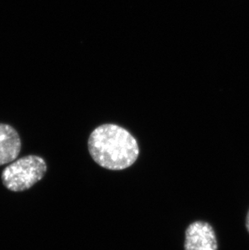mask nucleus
I'll use <instances>...</instances> for the list:
<instances>
[{"label":"nucleus","mask_w":249,"mask_h":250,"mask_svg":"<svg viewBox=\"0 0 249 250\" xmlns=\"http://www.w3.org/2000/svg\"><path fill=\"white\" fill-rule=\"evenodd\" d=\"M87 146L96 163L113 171L133 166L139 155L135 138L115 124H104L96 128L90 135Z\"/></svg>","instance_id":"obj_1"},{"label":"nucleus","mask_w":249,"mask_h":250,"mask_svg":"<svg viewBox=\"0 0 249 250\" xmlns=\"http://www.w3.org/2000/svg\"><path fill=\"white\" fill-rule=\"evenodd\" d=\"M47 171L45 160L28 155L13 161L2 170V184L12 192L25 191L40 182Z\"/></svg>","instance_id":"obj_2"},{"label":"nucleus","mask_w":249,"mask_h":250,"mask_svg":"<svg viewBox=\"0 0 249 250\" xmlns=\"http://www.w3.org/2000/svg\"><path fill=\"white\" fill-rule=\"evenodd\" d=\"M185 250H218V240L214 228L209 223L198 220L186 230Z\"/></svg>","instance_id":"obj_3"},{"label":"nucleus","mask_w":249,"mask_h":250,"mask_svg":"<svg viewBox=\"0 0 249 250\" xmlns=\"http://www.w3.org/2000/svg\"><path fill=\"white\" fill-rule=\"evenodd\" d=\"M19 133L12 125L0 123V166L12 163L21 151Z\"/></svg>","instance_id":"obj_4"},{"label":"nucleus","mask_w":249,"mask_h":250,"mask_svg":"<svg viewBox=\"0 0 249 250\" xmlns=\"http://www.w3.org/2000/svg\"><path fill=\"white\" fill-rule=\"evenodd\" d=\"M245 225H246V229H247L248 232L249 233V210H248L247 216H246V222H245Z\"/></svg>","instance_id":"obj_5"}]
</instances>
